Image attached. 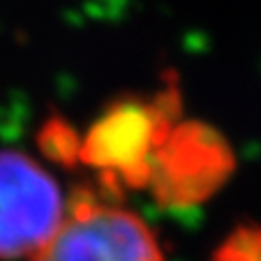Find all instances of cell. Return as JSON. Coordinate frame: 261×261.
Instances as JSON below:
<instances>
[{
	"label": "cell",
	"instance_id": "4",
	"mask_svg": "<svg viewBox=\"0 0 261 261\" xmlns=\"http://www.w3.org/2000/svg\"><path fill=\"white\" fill-rule=\"evenodd\" d=\"M231 171L233 153L224 139L206 125H182L162 141L148 182L162 201L194 203L215 192Z\"/></svg>",
	"mask_w": 261,
	"mask_h": 261
},
{
	"label": "cell",
	"instance_id": "2",
	"mask_svg": "<svg viewBox=\"0 0 261 261\" xmlns=\"http://www.w3.org/2000/svg\"><path fill=\"white\" fill-rule=\"evenodd\" d=\"M56 180L25 155L0 150V259L37 254L63 224Z\"/></svg>",
	"mask_w": 261,
	"mask_h": 261
},
{
	"label": "cell",
	"instance_id": "3",
	"mask_svg": "<svg viewBox=\"0 0 261 261\" xmlns=\"http://www.w3.org/2000/svg\"><path fill=\"white\" fill-rule=\"evenodd\" d=\"M169 127L162 109L146 102H120L88 129L81 143V160L118 176L129 185L150 180L153 162Z\"/></svg>",
	"mask_w": 261,
	"mask_h": 261
},
{
	"label": "cell",
	"instance_id": "5",
	"mask_svg": "<svg viewBox=\"0 0 261 261\" xmlns=\"http://www.w3.org/2000/svg\"><path fill=\"white\" fill-rule=\"evenodd\" d=\"M215 261H261V227H238L215 252Z\"/></svg>",
	"mask_w": 261,
	"mask_h": 261
},
{
	"label": "cell",
	"instance_id": "1",
	"mask_svg": "<svg viewBox=\"0 0 261 261\" xmlns=\"http://www.w3.org/2000/svg\"><path fill=\"white\" fill-rule=\"evenodd\" d=\"M33 261H164L146 222L114 203L79 199Z\"/></svg>",
	"mask_w": 261,
	"mask_h": 261
}]
</instances>
